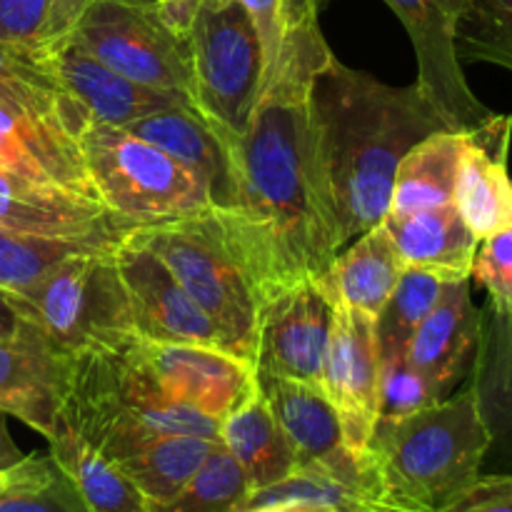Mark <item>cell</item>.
Here are the masks:
<instances>
[{"label":"cell","instance_id":"obj_1","mask_svg":"<svg viewBox=\"0 0 512 512\" xmlns=\"http://www.w3.org/2000/svg\"><path fill=\"white\" fill-rule=\"evenodd\" d=\"M330 53L320 23L288 28L248 128L223 138L230 198L213 218L260 300L315 280L343 250L310 85Z\"/></svg>","mask_w":512,"mask_h":512},{"label":"cell","instance_id":"obj_2","mask_svg":"<svg viewBox=\"0 0 512 512\" xmlns=\"http://www.w3.org/2000/svg\"><path fill=\"white\" fill-rule=\"evenodd\" d=\"M310 98L345 248L383 223L405 153L450 128L418 85L395 88L348 68L333 50L315 68Z\"/></svg>","mask_w":512,"mask_h":512},{"label":"cell","instance_id":"obj_3","mask_svg":"<svg viewBox=\"0 0 512 512\" xmlns=\"http://www.w3.org/2000/svg\"><path fill=\"white\" fill-rule=\"evenodd\" d=\"M135 340V338H133ZM88 348L63 358L60 420L113 463L150 435L220 440V423L170 400L133 350Z\"/></svg>","mask_w":512,"mask_h":512},{"label":"cell","instance_id":"obj_4","mask_svg":"<svg viewBox=\"0 0 512 512\" xmlns=\"http://www.w3.org/2000/svg\"><path fill=\"white\" fill-rule=\"evenodd\" d=\"M370 450L400 503L413 512H443L478 483L488 430L465 383L430 408L375 425Z\"/></svg>","mask_w":512,"mask_h":512},{"label":"cell","instance_id":"obj_5","mask_svg":"<svg viewBox=\"0 0 512 512\" xmlns=\"http://www.w3.org/2000/svg\"><path fill=\"white\" fill-rule=\"evenodd\" d=\"M75 140L95 195L120 218L158 225L213 213L208 185L130 130L88 123Z\"/></svg>","mask_w":512,"mask_h":512},{"label":"cell","instance_id":"obj_6","mask_svg":"<svg viewBox=\"0 0 512 512\" xmlns=\"http://www.w3.org/2000/svg\"><path fill=\"white\" fill-rule=\"evenodd\" d=\"M128 240L158 255L185 293L213 320L225 350L253 365L258 295L243 265L230 253L213 213L140 225Z\"/></svg>","mask_w":512,"mask_h":512},{"label":"cell","instance_id":"obj_7","mask_svg":"<svg viewBox=\"0 0 512 512\" xmlns=\"http://www.w3.org/2000/svg\"><path fill=\"white\" fill-rule=\"evenodd\" d=\"M115 248L88 250L50 270L33 290L13 295L25 318L58 353L123 348L138 338Z\"/></svg>","mask_w":512,"mask_h":512},{"label":"cell","instance_id":"obj_8","mask_svg":"<svg viewBox=\"0 0 512 512\" xmlns=\"http://www.w3.org/2000/svg\"><path fill=\"white\" fill-rule=\"evenodd\" d=\"M190 103L220 138L248 128L265 80V58L250 15L235 0H200L190 28Z\"/></svg>","mask_w":512,"mask_h":512},{"label":"cell","instance_id":"obj_9","mask_svg":"<svg viewBox=\"0 0 512 512\" xmlns=\"http://www.w3.org/2000/svg\"><path fill=\"white\" fill-rule=\"evenodd\" d=\"M70 38L115 73L175 93H193L190 40L135 0H90Z\"/></svg>","mask_w":512,"mask_h":512},{"label":"cell","instance_id":"obj_10","mask_svg":"<svg viewBox=\"0 0 512 512\" xmlns=\"http://www.w3.org/2000/svg\"><path fill=\"white\" fill-rule=\"evenodd\" d=\"M333 303L320 280H303L260 300L253 368L258 378L320 385Z\"/></svg>","mask_w":512,"mask_h":512},{"label":"cell","instance_id":"obj_11","mask_svg":"<svg viewBox=\"0 0 512 512\" xmlns=\"http://www.w3.org/2000/svg\"><path fill=\"white\" fill-rule=\"evenodd\" d=\"M403 23L418 58V85L450 130H470L493 110L468 85L455 48L465 0H385Z\"/></svg>","mask_w":512,"mask_h":512},{"label":"cell","instance_id":"obj_12","mask_svg":"<svg viewBox=\"0 0 512 512\" xmlns=\"http://www.w3.org/2000/svg\"><path fill=\"white\" fill-rule=\"evenodd\" d=\"M133 350L170 400L218 423L260 388L253 365L218 345L135 338Z\"/></svg>","mask_w":512,"mask_h":512},{"label":"cell","instance_id":"obj_13","mask_svg":"<svg viewBox=\"0 0 512 512\" xmlns=\"http://www.w3.org/2000/svg\"><path fill=\"white\" fill-rule=\"evenodd\" d=\"M380 363L375 318L333 305L320 388L338 413L348 448H370L378 425Z\"/></svg>","mask_w":512,"mask_h":512},{"label":"cell","instance_id":"obj_14","mask_svg":"<svg viewBox=\"0 0 512 512\" xmlns=\"http://www.w3.org/2000/svg\"><path fill=\"white\" fill-rule=\"evenodd\" d=\"M278 503H313L338 512H413L393 495L373 450L348 445L300 465L270 488L250 493L238 512Z\"/></svg>","mask_w":512,"mask_h":512},{"label":"cell","instance_id":"obj_15","mask_svg":"<svg viewBox=\"0 0 512 512\" xmlns=\"http://www.w3.org/2000/svg\"><path fill=\"white\" fill-rule=\"evenodd\" d=\"M120 280L130 303L138 338L155 343H193L225 348L223 335L213 320L198 308L163 265V260L143 245L125 238L113 250Z\"/></svg>","mask_w":512,"mask_h":512},{"label":"cell","instance_id":"obj_16","mask_svg":"<svg viewBox=\"0 0 512 512\" xmlns=\"http://www.w3.org/2000/svg\"><path fill=\"white\" fill-rule=\"evenodd\" d=\"M0 225L48 238L85 240L95 245L123 243L140 225L120 218L100 200L85 198L53 183L23 178L0 168Z\"/></svg>","mask_w":512,"mask_h":512},{"label":"cell","instance_id":"obj_17","mask_svg":"<svg viewBox=\"0 0 512 512\" xmlns=\"http://www.w3.org/2000/svg\"><path fill=\"white\" fill-rule=\"evenodd\" d=\"M48 53L65 93L80 105L90 123L125 128L145 115L193 105L188 95L150 88L115 73L95 55H90L83 45L75 43L70 35L50 43Z\"/></svg>","mask_w":512,"mask_h":512},{"label":"cell","instance_id":"obj_18","mask_svg":"<svg viewBox=\"0 0 512 512\" xmlns=\"http://www.w3.org/2000/svg\"><path fill=\"white\" fill-rule=\"evenodd\" d=\"M512 118L493 113L463 130L453 203L478 240L512 228V178L508 170Z\"/></svg>","mask_w":512,"mask_h":512},{"label":"cell","instance_id":"obj_19","mask_svg":"<svg viewBox=\"0 0 512 512\" xmlns=\"http://www.w3.org/2000/svg\"><path fill=\"white\" fill-rule=\"evenodd\" d=\"M480 340V308L470 293V278L448 280L435 308L405 348V360L428 380L440 400L453 395L473 370Z\"/></svg>","mask_w":512,"mask_h":512},{"label":"cell","instance_id":"obj_20","mask_svg":"<svg viewBox=\"0 0 512 512\" xmlns=\"http://www.w3.org/2000/svg\"><path fill=\"white\" fill-rule=\"evenodd\" d=\"M478 413L488 430V450L480 475L512 478V315L485 305L480 340L468 375Z\"/></svg>","mask_w":512,"mask_h":512},{"label":"cell","instance_id":"obj_21","mask_svg":"<svg viewBox=\"0 0 512 512\" xmlns=\"http://www.w3.org/2000/svg\"><path fill=\"white\" fill-rule=\"evenodd\" d=\"M63 358L43 333L0 343V410L23 420L45 440L60 425Z\"/></svg>","mask_w":512,"mask_h":512},{"label":"cell","instance_id":"obj_22","mask_svg":"<svg viewBox=\"0 0 512 512\" xmlns=\"http://www.w3.org/2000/svg\"><path fill=\"white\" fill-rule=\"evenodd\" d=\"M0 105L38 125L63 130L70 138H78L90 123L65 93L48 48H28L8 40H0Z\"/></svg>","mask_w":512,"mask_h":512},{"label":"cell","instance_id":"obj_23","mask_svg":"<svg viewBox=\"0 0 512 512\" xmlns=\"http://www.w3.org/2000/svg\"><path fill=\"white\" fill-rule=\"evenodd\" d=\"M383 225L403 268L430 270L445 280L470 278L480 240L465 225L455 203L385 215Z\"/></svg>","mask_w":512,"mask_h":512},{"label":"cell","instance_id":"obj_24","mask_svg":"<svg viewBox=\"0 0 512 512\" xmlns=\"http://www.w3.org/2000/svg\"><path fill=\"white\" fill-rule=\"evenodd\" d=\"M0 168L98 200L75 138L58 128L33 123L3 105H0Z\"/></svg>","mask_w":512,"mask_h":512},{"label":"cell","instance_id":"obj_25","mask_svg":"<svg viewBox=\"0 0 512 512\" xmlns=\"http://www.w3.org/2000/svg\"><path fill=\"white\" fill-rule=\"evenodd\" d=\"M125 130L153 143L155 148L185 165L190 173L198 175L210 188L215 208H223L228 203L230 183H233L228 148L193 105L145 115L125 125Z\"/></svg>","mask_w":512,"mask_h":512},{"label":"cell","instance_id":"obj_26","mask_svg":"<svg viewBox=\"0 0 512 512\" xmlns=\"http://www.w3.org/2000/svg\"><path fill=\"white\" fill-rule=\"evenodd\" d=\"M403 270L388 230L378 223L350 240V248L340 250L318 280L333 305H345L378 318Z\"/></svg>","mask_w":512,"mask_h":512},{"label":"cell","instance_id":"obj_27","mask_svg":"<svg viewBox=\"0 0 512 512\" xmlns=\"http://www.w3.org/2000/svg\"><path fill=\"white\" fill-rule=\"evenodd\" d=\"M220 443L240 465L250 493L280 483L298 468L293 448L260 388L220 420Z\"/></svg>","mask_w":512,"mask_h":512},{"label":"cell","instance_id":"obj_28","mask_svg":"<svg viewBox=\"0 0 512 512\" xmlns=\"http://www.w3.org/2000/svg\"><path fill=\"white\" fill-rule=\"evenodd\" d=\"M258 383L293 448L298 468L345 445L343 425L320 385L283 378H258Z\"/></svg>","mask_w":512,"mask_h":512},{"label":"cell","instance_id":"obj_29","mask_svg":"<svg viewBox=\"0 0 512 512\" xmlns=\"http://www.w3.org/2000/svg\"><path fill=\"white\" fill-rule=\"evenodd\" d=\"M463 130H438L405 153L395 170L388 215L453 203Z\"/></svg>","mask_w":512,"mask_h":512},{"label":"cell","instance_id":"obj_30","mask_svg":"<svg viewBox=\"0 0 512 512\" xmlns=\"http://www.w3.org/2000/svg\"><path fill=\"white\" fill-rule=\"evenodd\" d=\"M218 445L198 435H150L113 463L148 503H160L173 498Z\"/></svg>","mask_w":512,"mask_h":512},{"label":"cell","instance_id":"obj_31","mask_svg":"<svg viewBox=\"0 0 512 512\" xmlns=\"http://www.w3.org/2000/svg\"><path fill=\"white\" fill-rule=\"evenodd\" d=\"M50 443V458L78 488L93 512H148V500L110 463L60 420Z\"/></svg>","mask_w":512,"mask_h":512},{"label":"cell","instance_id":"obj_32","mask_svg":"<svg viewBox=\"0 0 512 512\" xmlns=\"http://www.w3.org/2000/svg\"><path fill=\"white\" fill-rule=\"evenodd\" d=\"M98 248H108V245L20 233V230L0 225V290L25 295L60 263Z\"/></svg>","mask_w":512,"mask_h":512},{"label":"cell","instance_id":"obj_33","mask_svg":"<svg viewBox=\"0 0 512 512\" xmlns=\"http://www.w3.org/2000/svg\"><path fill=\"white\" fill-rule=\"evenodd\" d=\"M448 280L430 270L405 268L395 285L393 295L388 298L385 308L375 318V333H378L380 360L405 358L410 338L423 323L425 315L435 308L443 295Z\"/></svg>","mask_w":512,"mask_h":512},{"label":"cell","instance_id":"obj_34","mask_svg":"<svg viewBox=\"0 0 512 512\" xmlns=\"http://www.w3.org/2000/svg\"><path fill=\"white\" fill-rule=\"evenodd\" d=\"M0 512H93L50 453L25 455L10 468Z\"/></svg>","mask_w":512,"mask_h":512},{"label":"cell","instance_id":"obj_35","mask_svg":"<svg viewBox=\"0 0 512 512\" xmlns=\"http://www.w3.org/2000/svg\"><path fill=\"white\" fill-rule=\"evenodd\" d=\"M248 495L243 470L220 443L173 498L148 503V512H238Z\"/></svg>","mask_w":512,"mask_h":512},{"label":"cell","instance_id":"obj_36","mask_svg":"<svg viewBox=\"0 0 512 512\" xmlns=\"http://www.w3.org/2000/svg\"><path fill=\"white\" fill-rule=\"evenodd\" d=\"M455 48L460 63H490L512 73V0H465Z\"/></svg>","mask_w":512,"mask_h":512},{"label":"cell","instance_id":"obj_37","mask_svg":"<svg viewBox=\"0 0 512 512\" xmlns=\"http://www.w3.org/2000/svg\"><path fill=\"white\" fill-rule=\"evenodd\" d=\"M428 380L405 358L383 360L378 380V425L395 423L438 403Z\"/></svg>","mask_w":512,"mask_h":512},{"label":"cell","instance_id":"obj_38","mask_svg":"<svg viewBox=\"0 0 512 512\" xmlns=\"http://www.w3.org/2000/svg\"><path fill=\"white\" fill-rule=\"evenodd\" d=\"M470 278L488 293L490 308L512 315V228L480 240Z\"/></svg>","mask_w":512,"mask_h":512},{"label":"cell","instance_id":"obj_39","mask_svg":"<svg viewBox=\"0 0 512 512\" xmlns=\"http://www.w3.org/2000/svg\"><path fill=\"white\" fill-rule=\"evenodd\" d=\"M50 0H0V40L45 48Z\"/></svg>","mask_w":512,"mask_h":512},{"label":"cell","instance_id":"obj_40","mask_svg":"<svg viewBox=\"0 0 512 512\" xmlns=\"http://www.w3.org/2000/svg\"><path fill=\"white\" fill-rule=\"evenodd\" d=\"M235 3L250 15L255 30H258V38H260V45H263V58H265V80H268V75L273 73L275 63H278L280 50H283L285 33H288L283 5H280V0H235Z\"/></svg>","mask_w":512,"mask_h":512},{"label":"cell","instance_id":"obj_41","mask_svg":"<svg viewBox=\"0 0 512 512\" xmlns=\"http://www.w3.org/2000/svg\"><path fill=\"white\" fill-rule=\"evenodd\" d=\"M443 512H512V478L480 475L478 483Z\"/></svg>","mask_w":512,"mask_h":512},{"label":"cell","instance_id":"obj_42","mask_svg":"<svg viewBox=\"0 0 512 512\" xmlns=\"http://www.w3.org/2000/svg\"><path fill=\"white\" fill-rule=\"evenodd\" d=\"M40 330L30 323L23 315L20 305L15 303L13 293H5L0 290V343H8V340H23L33 338Z\"/></svg>","mask_w":512,"mask_h":512},{"label":"cell","instance_id":"obj_43","mask_svg":"<svg viewBox=\"0 0 512 512\" xmlns=\"http://www.w3.org/2000/svg\"><path fill=\"white\" fill-rule=\"evenodd\" d=\"M90 0H50V15H48V30H45V48L55 40L65 38L73 30L75 20L85 10Z\"/></svg>","mask_w":512,"mask_h":512},{"label":"cell","instance_id":"obj_44","mask_svg":"<svg viewBox=\"0 0 512 512\" xmlns=\"http://www.w3.org/2000/svg\"><path fill=\"white\" fill-rule=\"evenodd\" d=\"M330 0H280L285 15V25L288 28H298V25L318 23L320 10L328 5Z\"/></svg>","mask_w":512,"mask_h":512},{"label":"cell","instance_id":"obj_45","mask_svg":"<svg viewBox=\"0 0 512 512\" xmlns=\"http://www.w3.org/2000/svg\"><path fill=\"white\" fill-rule=\"evenodd\" d=\"M25 455L20 453V448L15 445V440L10 438L8 430V415L0 410V470H10L13 465H18Z\"/></svg>","mask_w":512,"mask_h":512},{"label":"cell","instance_id":"obj_46","mask_svg":"<svg viewBox=\"0 0 512 512\" xmlns=\"http://www.w3.org/2000/svg\"><path fill=\"white\" fill-rule=\"evenodd\" d=\"M243 512H338V510L325 508V505H313V503H278V505H263V508H253Z\"/></svg>","mask_w":512,"mask_h":512},{"label":"cell","instance_id":"obj_47","mask_svg":"<svg viewBox=\"0 0 512 512\" xmlns=\"http://www.w3.org/2000/svg\"><path fill=\"white\" fill-rule=\"evenodd\" d=\"M10 485V470H0V493Z\"/></svg>","mask_w":512,"mask_h":512},{"label":"cell","instance_id":"obj_48","mask_svg":"<svg viewBox=\"0 0 512 512\" xmlns=\"http://www.w3.org/2000/svg\"><path fill=\"white\" fill-rule=\"evenodd\" d=\"M135 3H143V5H153L155 0H135Z\"/></svg>","mask_w":512,"mask_h":512}]
</instances>
